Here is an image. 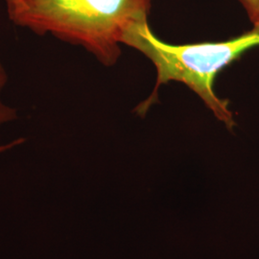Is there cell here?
I'll use <instances>...</instances> for the list:
<instances>
[{
  "label": "cell",
  "instance_id": "cell-1",
  "mask_svg": "<svg viewBox=\"0 0 259 259\" xmlns=\"http://www.w3.org/2000/svg\"><path fill=\"white\" fill-rule=\"evenodd\" d=\"M152 0H5L17 26L82 47L106 66L120 57L125 32L148 21Z\"/></svg>",
  "mask_w": 259,
  "mask_h": 259
},
{
  "label": "cell",
  "instance_id": "cell-2",
  "mask_svg": "<svg viewBox=\"0 0 259 259\" xmlns=\"http://www.w3.org/2000/svg\"><path fill=\"white\" fill-rule=\"evenodd\" d=\"M122 44L139 50L155 65L156 91L160 84L172 81L185 83L227 128L232 130L235 126L229 103L217 96L213 83L225 67L249 49L259 47V23L229 40L173 46L157 38L149 27L148 21H145L127 30Z\"/></svg>",
  "mask_w": 259,
  "mask_h": 259
},
{
  "label": "cell",
  "instance_id": "cell-3",
  "mask_svg": "<svg viewBox=\"0 0 259 259\" xmlns=\"http://www.w3.org/2000/svg\"><path fill=\"white\" fill-rule=\"evenodd\" d=\"M8 83V73L0 61V126L12 121L17 120L18 111L2 101L1 93Z\"/></svg>",
  "mask_w": 259,
  "mask_h": 259
},
{
  "label": "cell",
  "instance_id": "cell-4",
  "mask_svg": "<svg viewBox=\"0 0 259 259\" xmlns=\"http://www.w3.org/2000/svg\"><path fill=\"white\" fill-rule=\"evenodd\" d=\"M246 10L250 21L253 24L259 23V0H239Z\"/></svg>",
  "mask_w": 259,
  "mask_h": 259
},
{
  "label": "cell",
  "instance_id": "cell-5",
  "mask_svg": "<svg viewBox=\"0 0 259 259\" xmlns=\"http://www.w3.org/2000/svg\"><path fill=\"white\" fill-rule=\"evenodd\" d=\"M6 150V147L3 145V146H0V152H3Z\"/></svg>",
  "mask_w": 259,
  "mask_h": 259
}]
</instances>
